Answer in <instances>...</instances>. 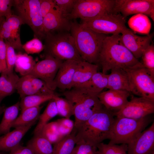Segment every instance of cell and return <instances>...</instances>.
<instances>
[{
    "mask_svg": "<svg viewBox=\"0 0 154 154\" xmlns=\"http://www.w3.org/2000/svg\"><path fill=\"white\" fill-rule=\"evenodd\" d=\"M6 46V60L7 68V72H13V69L16 60V54L15 49L7 41L4 40Z\"/></svg>",
    "mask_w": 154,
    "mask_h": 154,
    "instance_id": "42",
    "label": "cell"
},
{
    "mask_svg": "<svg viewBox=\"0 0 154 154\" xmlns=\"http://www.w3.org/2000/svg\"><path fill=\"white\" fill-rule=\"evenodd\" d=\"M98 154H127V144H108L101 143L97 146Z\"/></svg>",
    "mask_w": 154,
    "mask_h": 154,
    "instance_id": "35",
    "label": "cell"
},
{
    "mask_svg": "<svg viewBox=\"0 0 154 154\" xmlns=\"http://www.w3.org/2000/svg\"><path fill=\"white\" fill-rule=\"evenodd\" d=\"M127 154H150L154 151V122L127 144Z\"/></svg>",
    "mask_w": 154,
    "mask_h": 154,
    "instance_id": "18",
    "label": "cell"
},
{
    "mask_svg": "<svg viewBox=\"0 0 154 154\" xmlns=\"http://www.w3.org/2000/svg\"><path fill=\"white\" fill-rule=\"evenodd\" d=\"M125 22V18L121 14L112 12L82 21L80 24L95 32L107 35L121 34L127 30Z\"/></svg>",
    "mask_w": 154,
    "mask_h": 154,
    "instance_id": "8",
    "label": "cell"
},
{
    "mask_svg": "<svg viewBox=\"0 0 154 154\" xmlns=\"http://www.w3.org/2000/svg\"><path fill=\"white\" fill-rule=\"evenodd\" d=\"M125 70L128 76L130 92L154 100V75L144 67L141 63Z\"/></svg>",
    "mask_w": 154,
    "mask_h": 154,
    "instance_id": "7",
    "label": "cell"
},
{
    "mask_svg": "<svg viewBox=\"0 0 154 154\" xmlns=\"http://www.w3.org/2000/svg\"><path fill=\"white\" fill-rule=\"evenodd\" d=\"M114 116L104 107L96 112L76 131V143L85 142L97 147L109 139Z\"/></svg>",
    "mask_w": 154,
    "mask_h": 154,
    "instance_id": "2",
    "label": "cell"
},
{
    "mask_svg": "<svg viewBox=\"0 0 154 154\" xmlns=\"http://www.w3.org/2000/svg\"><path fill=\"white\" fill-rule=\"evenodd\" d=\"M24 24L17 15L11 14L3 17L0 22V37L8 41L15 49L23 50L20 38V27Z\"/></svg>",
    "mask_w": 154,
    "mask_h": 154,
    "instance_id": "14",
    "label": "cell"
},
{
    "mask_svg": "<svg viewBox=\"0 0 154 154\" xmlns=\"http://www.w3.org/2000/svg\"><path fill=\"white\" fill-rule=\"evenodd\" d=\"M36 123L16 127L12 131L0 136V151L10 152L17 146L26 133Z\"/></svg>",
    "mask_w": 154,
    "mask_h": 154,
    "instance_id": "21",
    "label": "cell"
},
{
    "mask_svg": "<svg viewBox=\"0 0 154 154\" xmlns=\"http://www.w3.org/2000/svg\"><path fill=\"white\" fill-rule=\"evenodd\" d=\"M55 7L54 0H40V11L43 18Z\"/></svg>",
    "mask_w": 154,
    "mask_h": 154,
    "instance_id": "45",
    "label": "cell"
},
{
    "mask_svg": "<svg viewBox=\"0 0 154 154\" xmlns=\"http://www.w3.org/2000/svg\"><path fill=\"white\" fill-rule=\"evenodd\" d=\"M3 17H0V22L1 21V19H2Z\"/></svg>",
    "mask_w": 154,
    "mask_h": 154,
    "instance_id": "50",
    "label": "cell"
},
{
    "mask_svg": "<svg viewBox=\"0 0 154 154\" xmlns=\"http://www.w3.org/2000/svg\"><path fill=\"white\" fill-rule=\"evenodd\" d=\"M108 76V74L97 72L88 82L78 87H82L90 93L98 96L104 88H106Z\"/></svg>",
    "mask_w": 154,
    "mask_h": 154,
    "instance_id": "25",
    "label": "cell"
},
{
    "mask_svg": "<svg viewBox=\"0 0 154 154\" xmlns=\"http://www.w3.org/2000/svg\"><path fill=\"white\" fill-rule=\"evenodd\" d=\"M53 99L56 103L58 114L64 118H70L74 115L72 103L66 98H63L55 94Z\"/></svg>",
    "mask_w": 154,
    "mask_h": 154,
    "instance_id": "34",
    "label": "cell"
},
{
    "mask_svg": "<svg viewBox=\"0 0 154 154\" xmlns=\"http://www.w3.org/2000/svg\"><path fill=\"white\" fill-rule=\"evenodd\" d=\"M36 64L35 60L31 56L27 54L19 52L16 54L14 67L16 72L22 76L29 74Z\"/></svg>",
    "mask_w": 154,
    "mask_h": 154,
    "instance_id": "30",
    "label": "cell"
},
{
    "mask_svg": "<svg viewBox=\"0 0 154 154\" xmlns=\"http://www.w3.org/2000/svg\"><path fill=\"white\" fill-rule=\"evenodd\" d=\"M22 48L27 54L39 53L44 49V45L38 38L34 37L23 45Z\"/></svg>",
    "mask_w": 154,
    "mask_h": 154,
    "instance_id": "40",
    "label": "cell"
},
{
    "mask_svg": "<svg viewBox=\"0 0 154 154\" xmlns=\"http://www.w3.org/2000/svg\"><path fill=\"white\" fill-rule=\"evenodd\" d=\"M70 32L77 51L83 60L98 65L103 43L108 35L85 27L75 20L72 21Z\"/></svg>",
    "mask_w": 154,
    "mask_h": 154,
    "instance_id": "3",
    "label": "cell"
},
{
    "mask_svg": "<svg viewBox=\"0 0 154 154\" xmlns=\"http://www.w3.org/2000/svg\"><path fill=\"white\" fill-rule=\"evenodd\" d=\"M44 40L45 56H50L63 61H84L77 51L70 32L49 33L46 35Z\"/></svg>",
    "mask_w": 154,
    "mask_h": 154,
    "instance_id": "4",
    "label": "cell"
},
{
    "mask_svg": "<svg viewBox=\"0 0 154 154\" xmlns=\"http://www.w3.org/2000/svg\"><path fill=\"white\" fill-rule=\"evenodd\" d=\"M107 88L109 90H123L130 92L129 78L126 71L121 68L111 70L108 74Z\"/></svg>",
    "mask_w": 154,
    "mask_h": 154,
    "instance_id": "23",
    "label": "cell"
},
{
    "mask_svg": "<svg viewBox=\"0 0 154 154\" xmlns=\"http://www.w3.org/2000/svg\"><path fill=\"white\" fill-rule=\"evenodd\" d=\"M115 0H77L68 17L70 20L80 18L88 20L101 15L113 12Z\"/></svg>",
    "mask_w": 154,
    "mask_h": 154,
    "instance_id": "9",
    "label": "cell"
},
{
    "mask_svg": "<svg viewBox=\"0 0 154 154\" xmlns=\"http://www.w3.org/2000/svg\"><path fill=\"white\" fill-rule=\"evenodd\" d=\"M14 0H0V17H8L11 14V9Z\"/></svg>",
    "mask_w": 154,
    "mask_h": 154,
    "instance_id": "43",
    "label": "cell"
},
{
    "mask_svg": "<svg viewBox=\"0 0 154 154\" xmlns=\"http://www.w3.org/2000/svg\"><path fill=\"white\" fill-rule=\"evenodd\" d=\"M5 109L3 106H1L0 105V116L1 114L4 112Z\"/></svg>",
    "mask_w": 154,
    "mask_h": 154,
    "instance_id": "47",
    "label": "cell"
},
{
    "mask_svg": "<svg viewBox=\"0 0 154 154\" xmlns=\"http://www.w3.org/2000/svg\"><path fill=\"white\" fill-rule=\"evenodd\" d=\"M20 102L5 109L1 121L0 123V135L10 132L12 125L17 117Z\"/></svg>",
    "mask_w": 154,
    "mask_h": 154,
    "instance_id": "27",
    "label": "cell"
},
{
    "mask_svg": "<svg viewBox=\"0 0 154 154\" xmlns=\"http://www.w3.org/2000/svg\"><path fill=\"white\" fill-rule=\"evenodd\" d=\"M57 115L56 103L53 98L49 100L43 112L40 115L38 121L34 130V134H40L42 129L48 121Z\"/></svg>",
    "mask_w": 154,
    "mask_h": 154,
    "instance_id": "32",
    "label": "cell"
},
{
    "mask_svg": "<svg viewBox=\"0 0 154 154\" xmlns=\"http://www.w3.org/2000/svg\"><path fill=\"white\" fill-rule=\"evenodd\" d=\"M130 96L127 91L109 90L102 92L97 96L105 108L114 116L128 102Z\"/></svg>",
    "mask_w": 154,
    "mask_h": 154,
    "instance_id": "17",
    "label": "cell"
},
{
    "mask_svg": "<svg viewBox=\"0 0 154 154\" xmlns=\"http://www.w3.org/2000/svg\"><path fill=\"white\" fill-rule=\"evenodd\" d=\"M8 154H35L34 153L29 146L27 145L23 146L20 144L12 150Z\"/></svg>",
    "mask_w": 154,
    "mask_h": 154,
    "instance_id": "46",
    "label": "cell"
},
{
    "mask_svg": "<svg viewBox=\"0 0 154 154\" xmlns=\"http://www.w3.org/2000/svg\"><path fill=\"white\" fill-rule=\"evenodd\" d=\"M58 130L61 138L70 134L74 129V122L70 118H63L56 121Z\"/></svg>",
    "mask_w": 154,
    "mask_h": 154,
    "instance_id": "39",
    "label": "cell"
},
{
    "mask_svg": "<svg viewBox=\"0 0 154 154\" xmlns=\"http://www.w3.org/2000/svg\"><path fill=\"white\" fill-rule=\"evenodd\" d=\"M0 154H6L5 152L0 151Z\"/></svg>",
    "mask_w": 154,
    "mask_h": 154,
    "instance_id": "48",
    "label": "cell"
},
{
    "mask_svg": "<svg viewBox=\"0 0 154 154\" xmlns=\"http://www.w3.org/2000/svg\"><path fill=\"white\" fill-rule=\"evenodd\" d=\"M64 61L49 55L36 63L29 74L44 81L48 87L54 91L56 88L54 80L58 70Z\"/></svg>",
    "mask_w": 154,
    "mask_h": 154,
    "instance_id": "11",
    "label": "cell"
},
{
    "mask_svg": "<svg viewBox=\"0 0 154 154\" xmlns=\"http://www.w3.org/2000/svg\"><path fill=\"white\" fill-rule=\"evenodd\" d=\"M75 135L72 131L54 143L52 154H72L76 143Z\"/></svg>",
    "mask_w": 154,
    "mask_h": 154,
    "instance_id": "31",
    "label": "cell"
},
{
    "mask_svg": "<svg viewBox=\"0 0 154 154\" xmlns=\"http://www.w3.org/2000/svg\"><path fill=\"white\" fill-rule=\"evenodd\" d=\"M52 144L41 134L34 135L27 145L31 147L35 154H52Z\"/></svg>",
    "mask_w": 154,
    "mask_h": 154,
    "instance_id": "28",
    "label": "cell"
},
{
    "mask_svg": "<svg viewBox=\"0 0 154 154\" xmlns=\"http://www.w3.org/2000/svg\"><path fill=\"white\" fill-rule=\"evenodd\" d=\"M6 44L4 39L0 37V64L2 68L1 73H7L6 57Z\"/></svg>",
    "mask_w": 154,
    "mask_h": 154,
    "instance_id": "44",
    "label": "cell"
},
{
    "mask_svg": "<svg viewBox=\"0 0 154 154\" xmlns=\"http://www.w3.org/2000/svg\"><path fill=\"white\" fill-rule=\"evenodd\" d=\"M153 121L150 115L139 119L116 117L111 130L109 143L127 145Z\"/></svg>",
    "mask_w": 154,
    "mask_h": 154,
    "instance_id": "5",
    "label": "cell"
},
{
    "mask_svg": "<svg viewBox=\"0 0 154 154\" xmlns=\"http://www.w3.org/2000/svg\"><path fill=\"white\" fill-rule=\"evenodd\" d=\"M121 35H108L103 41L99 55L98 64L104 74L114 69L131 68L141 63L123 44Z\"/></svg>",
    "mask_w": 154,
    "mask_h": 154,
    "instance_id": "1",
    "label": "cell"
},
{
    "mask_svg": "<svg viewBox=\"0 0 154 154\" xmlns=\"http://www.w3.org/2000/svg\"><path fill=\"white\" fill-rule=\"evenodd\" d=\"M0 76V104L5 97L11 95L16 90L19 78L15 72L1 73Z\"/></svg>",
    "mask_w": 154,
    "mask_h": 154,
    "instance_id": "24",
    "label": "cell"
},
{
    "mask_svg": "<svg viewBox=\"0 0 154 154\" xmlns=\"http://www.w3.org/2000/svg\"><path fill=\"white\" fill-rule=\"evenodd\" d=\"M141 57L143 66L154 75V46L152 43L146 49Z\"/></svg>",
    "mask_w": 154,
    "mask_h": 154,
    "instance_id": "38",
    "label": "cell"
},
{
    "mask_svg": "<svg viewBox=\"0 0 154 154\" xmlns=\"http://www.w3.org/2000/svg\"><path fill=\"white\" fill-rule=\"evenodd\" d=\"M128 25L133 32L148 35L151 28V23L148 17L143 14L134 15L128 22Z\"/></svg>",
    "mask_w": 154,
    "mask_h": 154,
    "instance_id": "26",
    "label": "cell"
},
{
    "mask_svg": "<svg viewBox=\"0 0 154 154\" xmlns=\"http://www.w3.org/2000/svg\"><path fill=\"white\" fill-rule=\"evenodd\" d=\"M41 108L40 106L28 108L21 112L20 115L13 123L12 127L28 125L38 119Z\"/></svg>",
    "mask_w": 154,
    "mask_h": 154,
    "instance_id": "29",
    "label": "cell"
},
{
    "mask_svg": "<svg viewBox=\"0 0 154 154\" xmlns=\"http://www.w3.org/2000/svg\"><path fill=\"white\" fill-rule=\"evenodd\" d=\"M16 90L21 98L34 94H54L41 80L31 75L22 76L17 83Z\"/></svg>",
    "mask_w": 154,
    "mask_h": 154,
    "instance_id": "16",
    "label": "cell"
},
{
    "mask_svg": "<svg viewBox=\"0 0 154 154\" xmlns=\"http://www.w3.org/2000/svg\"><path fill=\"white\" fill-rule=\"evenodd\" d=\"M52 144H54L61 138L56 121L47 123L42 129L40 133Z\"/></svg>",
    "mask_w": 154,
    "mask_h": 154,
    "instance_id": "36",
    "label": "cell"
},
{
    "mask_svg": "<svg viewBox=\"0 0 154 154\" xmlns=\"http://www.w3.org/2000/svg\"><path fill=\"white\" fill-rule=\"evenodd\" d=\"M79 62L67 60L62 62L54 80L56 88L63 90L71 88L74 74Z\"/></svg>",
    "mask_w": 154,
    "mask_h": 154,
    "instance_id": "20",
    "label": "cell"
},
{
    "mask_svg": "<svg viewBox=\"0 0 154 154\" xmlns=\"http://www.w3.org/2000/svg\"><path fill=\"white\" fill-rule=\"evenodd\" d=\"M55 94H34L23 97L20 102L21 112L28 108L40 106L41 104L52 99Z\"/></svg>",
    "mask_w": 154,
    "mask_h": 154,
    "instance_id": "33",
    "label": "cell"
},
{
    "mask_svg": "<svg viewBox=\"0 0 154 154\" xmlns=\"http://www.w3.org/2000/svg\"><path fill=\"white\" fill-rule=\"evenodd\" d=\"M1 72H2V68H1V67L0 65V72L1 73Z\"/></svg>",
    "mask_w": 154,
    "mask_h": 154,
    "instance_id": "49",
    "label": "cell"
},
{
    "mask_svg": "<svg viewBox=\"0 0 154 154\" xmlns=\"http://www.w3.org/2000/svg\"><path fill=\"white\" fill-rule=\"evenodd\" d=\"M121 34V42L137 59L141 58L143 52L151 43L154 37L153 33L144 36H139L129 29Z\"/></svg>",
    "mask_w": 154,
    "mask_h": 154,
    "instance_id": "15",
    "label": "cell"
},
{
    "mask_svg": "<svg viewBox=\"0 0 154 154\" xmlns=\"http://www.w3.org/2000/svg\"><path fill=\"white\" fill-rule=\"evenodd\" d=\"M71 22L62 15L55 7L43 18V32L44 38L50 33L70 32Z\"/></svg>",
    "mask_w": 154,
    "mask_h": 154,
    "instance_id": "19",
    "label": "cell"
},
{
    "mask_svg": "<svg viewBox=\"0 0 154 154\" xmlns=\"http://www.w3.org/2000/svg\"><path fill=\"white\" fill-rule=\"evenodd\" d=\"M63 95L72 103L75 111L94 113L104 107L97 95L90 93L82 87L72 88L65 91Z\"/></svg>",
    "mask_w": 154,
    "mask_h": 154,
    "instance_id": "10",
    "label": "cell"
},
{
    "mask_svg": "<svg viewBox=\"0 0 154 154\" xmlns=\"http://www.w3.org/2000/svg\"><path fill=\"white\" fill-rule=\"evenodd\" d=\"M150 154H154V151H153V152H152V153H150Z\"/></svg>",
    "mask_w": 154,
    "mask_h": 154,
    "instance_id": "51",
    "label": "cell"
},
{
    "mask_svg": "<svg viewBox=\"0 0 154 154\" xmlns=\"http://www.w3.org/2000/svg\"><path fill=\"white\" fill-rule=\"evenodd\" d=\"M154 113V100L143 97L132 96L131 100L114 116L139 119Z\"/></svg>",
    "mask_w": 154,
    "mask_h": 154,
    "instance_id": "12",
    "label": "cell"
},
{
    "mask_svg": "<svg viewBox=\"0 0 154 154\" xmlns=\"http://www.w3.org/2000/svg\"><path fill=\"white\" fill-rule=\"evenodd\" d=\"M54 0L55 9L62 15L68 19L77 1V0Z\"/></svg>",
    "mask_w": 154,
    "mask_h": 154,
    "instance_id": "37",
    "label": "cell"
},
{
    "mask_svg": "<svg viewBox=\"0 0 154 154\" xmlns=\"http://www.w3.org/2000/svg\"><path fill=\"white\" fill-rule=\"evenodd\" d=\"M40 0H14L13 6L18 15L24 24L33 31L34 37L44 40L43 32V18L41 14Z\"/></svg>",
    "mask_w": 154,
    "mask_h": 154,
    "instance_id": "6",
    "label": "cell"
},
{
    "mask_svg": "<svg viewBox=\"0 0 154 154\" xmlns=\"http://www.w3.org/2000/svg\"><path fill=\"white\" fill-rule=\"evenodd\" d=\"M113 12L120 13L125 18L138 14L150 17L154 21V0H115Z\"/></svg>",
    "mask_w": 154,
    "mask_h": 154,
    "instance_id": "13",
    "label": "cell"
},
{
    "mask_svg": "<svg viewBox=\"0 0 154 154\" xmlns=\"http://www.w3.org/2000/svg\"><path fill=\"white\" fill-rule=\"evenodd\" d=\"M72 154H98L97 147L87 143L77 142Z\"/></svg>",
    "mask_w": 154,
    "mask_h": 154,
    "instance_id": "41",
    "label": "cell"
},
{
    "mask_svg": "<svg viewBox=\"0 0 154 154\" xmlns=\"http://www.w3.org/2000/svg\"><path fill=\"white\" fill-rule=\"evenodd\" d=\"M98 65L84 61L79 62L74 74L71 88L80 86L88 82L98 72Z\"/></svg>",
    "mask_w": 154,
    "mask_h": 154,
    "instance_id": "22",
    "label": "cell"
}]
</instances>
